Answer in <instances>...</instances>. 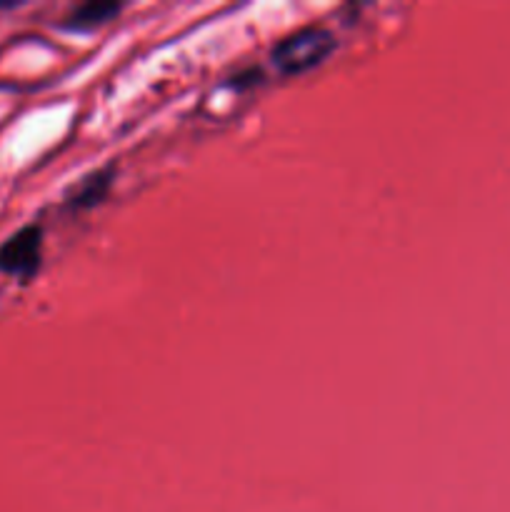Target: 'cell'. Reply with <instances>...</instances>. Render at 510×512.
Instances as JSON below:
<instances>
[{
  "mask_svg": "<svg viewBox=\"0 0 510 512\" xmlns=\"http://www.w3.org/2000/svg\"><path fill=\"white\" fill-rule=\"evenodd\" d=\"M40 255H43V230L38 225H28L0 245V270L15 278H30L38 270Z\"/></svg>",
  "mask_w": 510,
  "mask_h": 512,
  "instance_id": "2",
  "label": "cell"
},
{
  "mask_svg": "<svg viewBox=\"0 0 510 512\" xmlns=\"http://www.w3.org/2000/svg\"><path fill=\"white\" fill-rule=\"evenodd\" d=\"M123 10L120 3H108V0H95V3L75 5L68 15L63 18V25L68 30H90L95 25H103L113 20L115 15Z\"/></svg>",
  "mask_w": 510,
  "mask_h": 512,
  "instance_id": "3",
  "label": "cell"
},
{
  "mask_svg": "<svg viewBox=\"0 0 510 512\" xmlns=\"http://www.w3.org/2000/svg\"><path fill=\"white\" fill-rule=\"evenodd\" d=\"M335 48V38L330 30L320 25H305L295 33L285 35L273 48V63L283 70L285 75H298L305 70L323 63Z\"/></svg>",
  "mask_w": 510,
  "mask_h": 512,
  "instance_id": "1",
  "label": "cell"
}]
</instances>
